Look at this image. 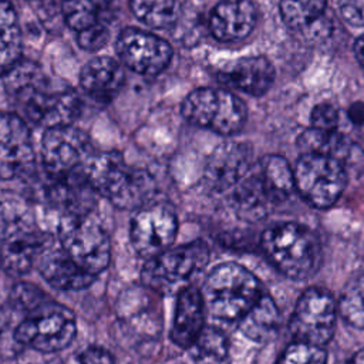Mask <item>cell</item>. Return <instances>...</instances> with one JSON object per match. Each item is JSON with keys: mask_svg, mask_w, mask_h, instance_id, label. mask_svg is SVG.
<instances>
[{"mask_svg": "<svg viewBox=\"0 0 364 364\" xmlns=\"http://www.w3.org/2000/svg\"><path fill=\"white\" fill-rule=\"evenodd\" d=\"M94 154L88 135L71 124L47 128L43 135L41 161L48 176L85 175Z\"/></svg>", "mask_w": 364, "mask_h": 364, "instance_id": "cell-10", "label": "cell"}, {"mask_svg": "<svg viewBox=\"0 0 364 364\" xmlns=\"http://www.w3.org/2000/svg\"><path fill=\"white\" fill-rule=\"evenodd\" d=\"M276 364H327V354L323 347L293 341L284 348Z\"/></svg>", "mask_w": 364, "mask_h": 364, "instance_id": "cell-32", "label": "cell"}, {"mask_svg": "<svg viewBox=\"0 0 364 364\" xmlns=\"http://www.w3.org/2000/svg\"><path fill=\"white\" fill-rule=\"evenodd\" d=\"M37 266L46 282L58 290H81L94 282V274L78 266L61 246L47 243Z\"/></svg>", "mask_w": 364, "mask_h": 364, "instance_id": "cell-18", "label": "cell"}, {"mask_svg": "<svg viewBox=\"0 0 364 364\" xmlns=\"http://www.w3.org/2000/svg\"><path fill=\"white\" fill-rule=\"evenodd\" d=\"M310 121L313 128L321 131H337L338 112L331 104H317L310 114Z\"/></svg>", "mask_w": 364, "mask_h": 364, "instance_id": "cell-35", "label": "cell"}, {"mask_svg": "<svg viewBox=\"0 0 364 364\" xmlns=\"http://www.w3.org/2000/svg\"><path fill=\"white\" fill-rule=\"evenodd\" d=\"M108 37H109V30L107 23H100L77 33V41L80 47L87 51L100 50L108 41Z\"/></svg>", "mask_w": 364, "mask_h": 364, "instance_id": "cell-34", "label": "cell"}, {"mask_svg": "<svg viewBox=\"0 0 364 364\" xmlns=\"http://www.w3.org/2000/svg\"><path fill=\"white\" fill-rule=\"evenodd\" d=\"M209 247L205 242L196 240L178 247H171L156 257L146 260L142 269L144 283L164 294H178L191 286L208 264Z\"/></svg>", "mask_w": 364, "mask_h": 364, "instance_id": "cell-5", "label": "cell"}, {"mask_svg": "<svg viewBox=\"0 0 364 364\" xmlns=\"http://www.w3.org/2000/svg\"><path fill=\"white\" fill-rule=\"evenodd\" d=\"M11 304L14 309L24 311L26 314L34 311L36 309L44 306L51 301L46 293H43L38 287L27 283H20L13 287L11 291Z\"/></svg>", "mask_w": 364, "mask_h": 364, "instance_id": "cell-33", "label": "cell"}, {"mask_svg": "<svg viewBox=\"0 0 364 364\" xmlns=\"http://www.w3.org/2000/svg\"><path fill=\"white\" fill-rule=\"evenodd\" d=\"M240 331L256 343H264L276 336L280 314L273 299L263 293L250 310L237 321Z\"/></svg>", "mask_w": 364, "mask_h": 364, "instance_id": "cell-24", "label": "cell"}, {"mask_svg": "<svg viewBox=\"0 0 364 364\" xmlns=\"http://www.w3.org/2000/svg\"><path fill=\"white\" fill-rule=\"evenodd\" d=\"M205 303L202 293L188 286L176 294L171 338L182 348H189L205 327Z\"/></svg>", "mask_w": 364, "mask_h": 364, "instance_id": "cell-21", "label": "cell"}, {"mask_svg": "<svg viewBox=\"0 0 364 364\" xmlns=\"http://www.w3.org/2000/svg\"><path fill=\"white\" fill-rule=\"evenodd\" d=\"M9 324H10V318L7 311L0 306V341L6 337L7 330H9Z\"/></svg>", "mask_w": 364, "mask_h": 364, "instance_id": "cell-39", "label": "cell"}, {"mask_svg": "<svg viewBox=\"0 0 364 364\" xmlns=\"http://www.w3.org/2000/svg\"><path fill=\"white\" fill-rule=\"evenodd\" d=\"M354 54H355V58H357L358 64L364 70V36H361L355 41V44H354Z\"/></svg>", "mask_w": 364, "mask_h": 364, "instance_id": "cell-40", "label": "cell"}, {"mask_svg": "<svg viewBox=\"0 0 364 364\" xmlns=\"http://www.w3.org/2000/svg\"><path fill=\"white\" fill-rule=\"evenodd\" d=\"M300 154H318L337 159L347 171L364 166V152L361 148L337 131H321L307 128L297 138Z\"/></svg>", "mask_w": 364, "mask_h": 364, "instance_id": "cell-17", "label": "cell"}, {"mask_svg": "<svg viewBox=\"0 0 364 364\" xmlns=\"http://www.w3.org/2000/svg\"><path fill=\"white\" fill-rule=\"evenodd\" d=\"M200 293L210 316L222 321H239L260 299L263 287L245 266L228 262L210 270Z\"/></svg>", "mask_w": 364, "mask_h": 364, "instance_id": "cell-4", "label": "cell"}, {"mask_svg": "<svg viewBox=\"0 0 364 364\" xmlns=\"http://www.w3.org/2000/svg\"><path fill=\"white\" fill-rule=\"evenodd\" d=\"M183 118L220 135L239 132L246 121V107L233 92L222 88H198L182 102Z\"/></svg>", "mask_w": 364, "mask_h": 364, "instance_id": "cell-6", "label": "cell"}, {"mask_svg": "<svg viewBox=\"0 0 364 364\" xmlns=\"http://www.w3.org/2000/svg\"><path fill=\"white\" fill-rule=\"evenodd\" d=\"M293 173L297 193L316 209L333 206L348 181V171L341 162L318 154H300Z\"/></svg>", "mask_w": 364, "mask_h": 364, "instance_id": "cell-7", "label": "cell"}, {"mask_svg": "<svg viewBox=\"0 0 364 364\" xmlns=\"http://www.w3.org/2000/svg\"><path fill=\"white\" fill-rule=\"evenodd\" d=\"M338 306L333 296L320 287H309L296 301L289 320L294 341L324 347L334 334Z\"/></svg>", "mask_w": 364, "mask_h": 364, "instance_id": "cell-11", "label": "cell"}, {"mask_svg": "<svg viewBox=\"0 0 364 364\" xmlns=\"http://www.w3.org/2000/svg\"><path fill=\"white\" fill-rule=\"evenodd\" d=\"M257 10L250 0H220L209 14L212 36L223 43L246 38L255 28Z\"/></svg>", "mask_w": 364, "mask_h": 364, "instance_id": "cell-16", "label": "cell"}, {"mask_svg": "<svg viewBox=\"0 0 364 364\" xmlns=\"http://www.w3.org/2000/svg\"><path fill=\"white\" fill-rule=\"evenodd\" d=\"M81 364H115L112 355L101 348V347H90L87 348L81 357H80Z\"/></svg>", "mask_w": 364, "mask_h": 364, "instance_id": "cell-37", "label": "cell"}, {"mask_svg": "<svg viewBox=\"0 0 364 364\" xmlns=\"http://www.w3.org/2000/svg\"><path fill=\"white\" fill-rule=\"evenodd\" d=\"M327 0H280V16L287 27L306 30L324 14Z\"/></svg>", "mask_w": 364, "mask_h": 364, "instance_id": "cell-29", "label": "cell"}, {"mask_svg": "<svg viewBox=\"0 0 364 364\" xmlns=\"http://www.w3.org/2000/svg\"><path fill=\"white\" fill-rule=\"evenodd\" d=\"M266 259L284 276L306 280L317 273L323 252L317 235L296 222L277 223L267 228L260 237Z\"/></svg>", "mask_w": 364, "mask_h": 364, "instance_id": "cell-2", "label": "cell"}, {"mask_svg": "<svg viewBox=\"0 0 364 364\" xmlns=\"http://www.w3.org/2000/svg\"><path fill=\"white\" fill-rule=\"evenodd\" d=\"M252 148L243 142H225L208 159L205 179L216 191H226L245 176L252 165Z\"/></svg>", "mask_w": 364, "mask_h": 364, "instance_id": "cell-15", "label": "cell"}, {"mask_svg": "<svg viewBox=\"0 0 364 364\" xmlns=\"http://www.w3.org/2000/svg\"><path fill=\"white\" fill-rule=\"evenodd\" d=\"M346 364H364V348L355 351Z\"/></svg>", "mask_w": 364, "mask_h": 364, "instance_id": "cell-41", "label": "cell"}, {"mask_svg": "<svg viewBox=\"0 0 364 364\" xmlns=\"http://www.w3.org/2000/svg\"><path fill=\"white\" fill-rule=\"evenodd\" d=\"M195 364H222L229 351L225 333L216 327H203L188 348Z\"/></svg>", "mask_w": 364, "mask_h": 364, "instance_id": "cell-28", "label": "cell"}, {"mask_svg": "<svg viewBox=\"0 0 364 364\" xmlns=\"http://www.w3.org/2000/svg\"><path fill=\"white\" fill-rule=\"evenodd\" d=\"M348 117L353 122L361 124L364 121V104L363 102L353 104L348 109Z\"/></svg>", "mask_w": 364, "mask_h": 364, "instance_id": "cell-38", "label": "cell"}, {"mask_svg": "<svg viewBox=\"0 0 364 364\" xmlns=\"http://www.w3.org/2000/svg\"><path fill=\"white\" fill-rule=\"evenodd\" d=\"M9 97L33 124L47 128L70 125L81 112L77 92L63 80L51 78L36 63L20 60L4 75Z\"/></svg>", "mask_w": 364, "mask_h": 364, "instance_id": "cell-1", "label": "cell"}, {"mask_svg": "<svg viewBox=\"0 0 364 364\" xmlns=\"http://www.w3.org/2000/svg\"><path fill=\"white\" fill-rule=\"evenodd\" d=\"M34 164L31 135L26 121L10 112H0V179L26 173Z\"/></svg>", "mask_w": 364, "mask_h": 364, "instance_id": "cell-14", "label": "cell"}, {"mask_svg": "<svg viewBox=\"0 0 364 364\" xmlns=\"http://www.w3.org/2000/svg\"><path fill=\"white\" fill-rule=\"evenodd\" d=\"M60 246L84 270L98 274L109 263V237L91 213L63 215L58 223Z\"/></svg>", "mask_w": 364, "mask_h": 364, "instance_id": "cell-8", "label": "cell"}, {"mask_svg": "<svg viewBox=\"0 0 364 364\" xmlns=\"http://www.w3.org/2000/svg\"><path fill=\"white\" fill-rule=\"evenodd\" d=\"M114 0H61V13L65 23L77 33L105 23V16Z\"/></svg>", "mask_w": 364, "mask_h": 364, "instance_id": "cell-27", "label": "cell"}, {"mask_svg": "<svg viewBox=\"0 0 364 364\" xmlns=\"http://www.w3.org/2000/svg\"><path fill=\"white\" fill-rule=\"evenodd\" d=\"M337 306L346 323L364 330V273L346 284Z\"/></svg>", "mask_w": 364, "mask_h": 364, "instance_id": "cell-31", "label": "cell"}, {"mask_svg": "<svg viewBox=\"0 0 364 364\" xmlns=\"http://www.w3.org/2000/svg\"><path fill=\"white\" fill-rule=\"evenodd\" d=\"M343 18L353 26H364V0H340Z\"/></svg>", "mask_w": 364, "mask_h": 364, "instance_id": "cell-36", "label": "cell"}, {"mask_svg": "<svg viewBox=\"0 0 364 364\" xmlns=\"http://www.w3.org/2000/svg\"><path fill=\"white\" fill-rule=\"evenodd\" d=\"M255 165L274 205L284 202L296 191L293 168L286 158L269 154L255 162Z\"/></svg>", "mask_w": 364, "mask_h": 364, "instance_id": "cell-25", "label": "cell"}, {"mask_svg": "<svg viewBox=\"0 0 364 364\" xmlns=\"http://www.w3.org/2000/svg\"><path fill=\"white\" fill-rule=\"evenodd\" d=\"M47 200L64 210V215L91 213L95 206V189L90 185L85 175L53 178L47 175L44 185Z\"/></svg>", "mask_w": 364, "mask_h": 364, "instance_id": "cell-19", "label": "cell"}, {"mask_svg": "<svg viewBox=\"0 0 364 364\" xmlns=\"http://www.w3.org/2000/svg\"><path fill=\"white\" fill-rule=\"evenodd\" d=\"M129 6L135 17L152 28H168L176 21V0H129Z\"/></svg>", "mask_w": 364, "mask_h": 364, "instance_id": "cell-30", "label": "cell"}, {"mask_svg": "<svg viewBox=\"0 0 364 364\" xmlns=\"http://www.w3.org/2000/svg\"><path fill=\"white\" fill-rule=\"evenodd\" d=\"M125 81L122 65L109 57H97L88 61L80 74L84 92L97 102H109Z\"/></svg>", "mask_w": 364, "mask_h": 364, "instance_id": "cell-22", "label": "cell"}, {"mask_svg": "<svg viewBox=\"0 0 364 364\" xmlns=\"http://www.w3.org/2000/svg\"><path fill=\"white\" fill-rule=\"evenodd\" d=\"M219 78L235 90L250 95H262L274 81V68L263 55L243 57L225 67Z\"/></svg>", "mask_w": 364, "mask_h": 364, "instance_id": "cell-20", "label": "cell"}, {"mask_svg": "<svg viewBox=\"0 0 364 364\" xmlns=\"http://www.w3.org/2000/svg\"><path fill=\"white\" fill-rule=\"evenodd\" d=\"M21 55V31L17 13L9 0H0V75H4Z\"/></svg>", "mask_w": 364, "mask_h": 364, "instance_id": "cell-26", "label": "cell"}, {"mask_svg": "<svg viewBox=\"0 0 364 364\" xmlns=\"http://www.w3.org/2000/svg\"><path fill=\"white\" fill-rule=\"evenodd\" d=\"M47 240L40 229L24 232L0 242V266L9 274L27 273L37 263Z\"/></svg>", "mask_w": 364, "mask_h": 364, "instance_id": "cell-23", "label": "cell"}, {"mask_svg": "<svg viewBox=\"0 0 364 364\" xmlns=\"http://www.w3.org/2000/svg\"><path fill=\"white\" fill-rule=\"evenodd\" d=\"M117 51L122 64L141 75L162 73L172 58V48L164 38L135 27L119 33Z\"/></svg>", "mask_w": 364, "mask_h": 364, "instance_id": "cell-13", "label": "cell"}, {"mask_svg": "<svg viewBox=\"0 0 364 364\" xmlns=\"http://www.w3.org/2000/svg\"><path fill=\"white\" fill-rule=\"evenodd\" d=\"M85 176L97 193L121 209L144 208L154 196L151 175L128 166L115 151L94 154L85 168Z\"/></svg>", "mask_w": 364, "mask_h": 364, "instance_id": "cell-3", "label": "cell"}, {"mask_svg": "<svg viewBox=\"0 0 364 364\" xmlns=\"http://www.w3.org/2000/svg\"><path fill=\"white\" fill-rule=\"evenodd\" d=\"M75 317L73 311L53 300L26 314L14 330L17 344L43 353L65 348L75 337Z\"/></svg>", "mask_w": 364, "mask_h": 364, "instance_id": "cell-9", "label": "cell"}, {"mask_svg": "<svg viewBox=\"0 0 364 364\" xmlns=\"http://www.w3.org/2000/svg\"><path fill=\"white\" fill-rule=\"evenodd\" d=\"M178 232V218L166 203L141 208L131 222V242L135 252L146 260L171 249Z\"/></svg>", "mask_w": 364, "mask_h": 364, "instance_id": "cell-12", "label": "cell"}]
</instances>
